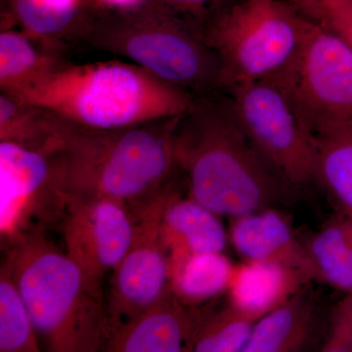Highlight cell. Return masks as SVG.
<instances>
[{
    "instance_id": "cell-24",
    "label": "cell",
    "mask_w": 352,
    "mask_h": 352,
    "mask_svg": "<svg viewBox=\"0 0 352 352\" xmlns=\"http://www.w3.org/2000/svg\"><path fill=\"white\" fill-rule=\"evenodd\" d=\"M233 0H145L146 6L168 14L201 31L204 25Z\"/></svg>"
},
{
    "instance_id": "cell-20",
    "label": "cell",
    "mask_w": 352,
    "mask_h": 352,
    "mask_svg": "<svg viewBox=\"0 0 352 352\" xmlns=\"http://www.w3.org/2000/svg\"><path fill=\"white\" fill-rule=\"evenodd\" d=\"M311 141L319 182L328 190L340 212L352 217V120Z\"/></svg>"
},
{
    "instance_id": "cell-16",
    "label": "cell",
    "mask_w": 352,
    "mask_h": 352,
    "mask_svg": "<svg viewBox=\"0 0 352 352\" xmlns=\"http://www.w3.org/2000/svg\"><path fill=\"white\" fill-rule=\"evenodd\" d=\"M162 232L170 256L224 252L229 241L219 215L179 189L164 208Z\"/></svg>"
},
{
    "instance_id": "cell-5",
    "label": "cell",
    "mask_w": 352,
    "mask_h": 352,
    "mask_svg": "<svg viewBox=\"0 0 352 352\" xmlns=\"http://www.w3.org/2000/svg\"><path fill=\"white\" fill-rule=\"evenodd\" d=\"M99 14L85 43L129 60L196 99L226 91L221 65L200 31L146 4Z\"/></svg>"
},
{
    "instance_id": "cell-3",
    "label": "cell",
    "mask_w": 352,
    "mask_h": 352,
    "mask_svg": "<svg viewBox=\"0 0 352 352\" xmlns=\"http://www.w3.org/2000/svg\"><path fill=\"white\" fill-rule=\"evenodd\" d=\"M25 105L94 129H118L188 112L197 99L135 64L61 62L17 87L1 90Z\"/></svg>"
},
{
    "instance_id": "cell-23",
    "label": "cell",
    "mask_w": 352,
    "mask_h": 352,
    "mask_svg": "<svg viewBox=\"0 0 352 352\" xmlns=\"http://www.w3.org/2000/svg\"><path fill=\"white\" fill-rule=\"evenodd\" d=\"M256 321L230 303L215 312H201L190 351L243 352Z\"/></svg>"
},
{
    "instance_id": "cell-15",
    "label": "cell",
    "mask_w": 352,
    "mask_h": 352,
    "mask_svg": "<svg viewBox=\"0 0 352 352\" xmlns=\"http://www.w3.org/2000/svg\"><path fill=\"white\" fill-rule=\"evenodd\" d=\"M82 0H12V16L22 31L63 56L67 44L85 43L99 14L85 12Z\"/></svg>"
},
{
    "instance_id": "cell-8",
    "label": "cell",
    "mask_w": 352,
    "mask_h": 352,
    "mask_svg": "<svg viewBox=\"0 0 352 352\" xmlns=\"http://www.w3.org/2000/svg\"><path fill=\"white\" fill-rule=\"evenodd\" d=\"M270 78L291 102L310 138L351 122L352 50L309 20L294 56Z\"/></svg>"
},
{
    "instance_id": "cell-14",
    "label": "cell",
    "mask_w": 352,
    "mask_h": 352,
    "mask_svg": "<svg viewBox=\"0 0 352 352\" xmlns=\"http://www.w3.org/2000/svg\"><path fill=\"white\" fill-rule=\"evenodd\" d=\"M314 279L305 271L296 268L243 261L234 264L226 293L228 303L258 320L296 295Z\"/></svg>"
},
{
    "instance_id": "cell-17",
    "label": "cell",
    "mask_w": 352,
    "mask_h": 352,
    "mask_svg": "<svg viewBox=\"0 0 352 352\" xmlns=\"http://www.w3.org/2000/svg\"><path fill=\"white\" fill-rule=\"evenodd\" d=\"M316 323L307 287L254 324L243 352H298L310 344Z\"/></svg>"
},
{
    "instance_id": "cell-13",
    "label": "cell",
    "mask_w": 352,
    "mask_h": 352,
    "mask_svg": "<svg viewBox=\"0 0 352 352\" xmlns=\"http://www.w3.org/2000/svg\"><path fill=\"white\" fill-rule=\"evenodd\" d=\"M228 236L243 261L280 264L305 271L317 279L305 244L275 208L232 217Z\"/></svg>"
},
{
    "instance_id": "cell-6",
    "label": "cell",
    "mask_w": 352,
    "mask_h": 352,
    "mask_svg": "<svg viewBox=\"0 0 352 352\" xmlns=\"http://www.w3.org/2000/svg\"><path fill=\"white\" fill-rule=\"evenodd\" d=\"M305 24L288 0H233L201 34L219 58L227 91L276 75L298 50Z\"/></svg>"
},
{
    "instance_id": "cell-19",
    "label": "cell",
    "mask_w": 352,
    "mask_h": 352,
    "mask_svg": "<svg viewBox=\"0 0 352 352\" xmlns=\"http://www.w3.org/2000/svg\"><path fill=\"white\" fill-rule=\"evenodd\" d=\"M305 247L317 279L344 293L352 291V217L340 212Z\"/></svg>"
},
{
    "instance_id": "cell-22",
    "label": "cell",
    "mask_w": 352,
    "mask_h": 352,
    "mask_svg": "<svg viewBox=\"0 0 352 352\" xmlns=\"http://www.w3.org/2000/svg\"><path fill=\"white\" fill-rule=\"evenodd\" d=\"M39 351L41 342L31 315L4 254L0 267V352Z\"/></svg>"
},
{
    "instance_id": "cell-21",
    "label": "cell",
    "mask_w": 352,
    "mask_h": 352,
    "mask_svg": "<svg viewBox=\"0 0 352 352\" xmlns=\"http://www.w3.org/2000/svg\"><path fill=\"white\" fill-rule=\"evenodd\" d=\"M64 56L53 52L24 32L12 29L0 32V87L9 89L34 80Z\"/></svg>"
},
{
    "instance_id": "cell-1",
    "label": "cell",
    "mask_w": 352,
    "mask_h": 352,
    "mask_svg": "<svg viewBox=\"0 0 352 352\" xmlns=\"http://www.w3.org/2000/svg\"><path fill=\"white\" fill-rule=\"evenodd\" d=\"M173 146L188 196L219 217L276 208L295 192L256 151L228 97L197 99L178 118Z\"/></svg>"
},
{
    "instance_id": "cell-2",
    "label": "cell",
    "mask_w": 352,
    "mask_h": 352,
    "mask_svg": "<svg viewBox=\"0 0 352 352\" xmlns=\"http://www.w3.org/2000/svg\"><path fill=\"white\" fill-rule=\"evenodd\" d=\"M52 116L69 197L110 199L134 215L179 184L173 146L179 117L94 129Z\"/></svg>"
},
{
    "instance_id": "cell-4",
    "label": "cell",
    "mask_w": 352,
    "mask_h": 352,
    "mask_svg": "<svg viewBox=\"0 0 352 352\" xmlns=\"http://www.w3.org/2000/svg\"><path fill=\"white\" fill-rule=\"evenodd\" d=\"M39 342L51 352L103 351L109 333L104 295L65 250L38 233L4 250Z\"/></svg>"
},
{
    "instance_id": "cell-26",
    "label": "cell",
    "mask_w": 352,
    "mask_h": 352,
    "mask_svg": "<svg viewBox=\"0 0 352 352\" xmlns=\"http://www.w3.org/2000/svg\"><path fill=\"white\" fill-rule=\"evenodd\" d=\"M113 9H131L142 6L145 0H99Z\"/></svg>"
},
{
    "instance_id": "cell-12",
    "label": "cell",
    "mask_w": 352,
    "mask_h": 352,
    "mask_svg": "<svg viewBox=\"0 0 352 352\" xmlns=\"http://www.w3.org/2000/svg\"><path fill=\"white\" fill-rule=\"evenodd\" d=\"M201 312L189 307L171 289L156 303L115 331L106 352L190 351Z\"/></svg>"
},
{
    "instance_id": "cell-25",
    "label": "cell",
    "mask_w": 352,
    "mask_h": 352,
    "mask_svg": "<svg viewBox=\"0 0 352 352\" xmlns=\"http://www.w3.org/2000/svg\"><path fill=\"white\" fill-rule=\"evenodd\" d=\"M324 352H352V291L336 307L322 346Z\"/></svg>"
},
{
    "instance_id": "cell-9",
    "label": "cell",
    "mask_w": 352,
    "mask_h": 352,
    "mask_svg": "<svg viewBox=\"0 0 352 352\" xmlns=\"http://www.w3.org/2000/svg\"><path fill=\"white\" fill-rule=\"evenodd\" d=\"M227 92L241 129L285 182L296 189L320 183L311 138L276 83L265 78Z\"/></svg>"
},
{
    "instance_id": "cell-11",
    "label": "cell",
    "mask_w": 352,
    "mask_h": 352,
    "mask_svg": "<svg viewBox=\"0 0 352 352\" xmlns=\"http://www.w3.org/2000/svg\"><path fill=\"white\" fill-rule=\"evenodd\" d=\"M135 220L126 206L106 198L69 197L60 231L65 252L104 295V281L124 258L133 240Z\"/></svg>"
},
{
    "instance_id": "cell-18",
    "label": "cell",
    "mask_w": 352,
    "mask_h": 352,
    "mask_svg": "<svg viewBox=\"0 0 352 352\" xmlns=\"http://www.w3.org/2000/svg\"><path fill=\"white\" fill-rule=\"evenodd\" d=\"M170 289L189 307H196L226 294L234 263L224 252L170 256Z\"/></svg>"
},
{
    "instance_id": "cell-10",
    "label": "cell",
    "mask_w": 352,
    "mask_h": 352,
    "mask_svg": "<svg viewBox=\"0 0 352 352\" xmlns=\"http://www.w3.org/2000/svg\"><path fill=\"white\" fill-rule=\"evenodd\" d=\"M178 189L177 186L170 190L133 215V240L124 258L111 273L107 292H104L110 336L170 291V254L164 245L162 224L166 204Z\"/></svg>"
},
{
    "instance_id": "cell-7",
    "label": "cell",
    "mask_w": 352,
    "mask_h": 352,
    "mask_svg": "<svg viewBox=\"0 0 352 352\" xmlns=\"http://www.w3.org/2000/svg\"><path fill=\"white\" fill-rule=\"evenodd\" d=\"M69 203L59 138L43 146L0 140L2 249L25 236L60 231Z\"/></svg>"
}]
</instances>
